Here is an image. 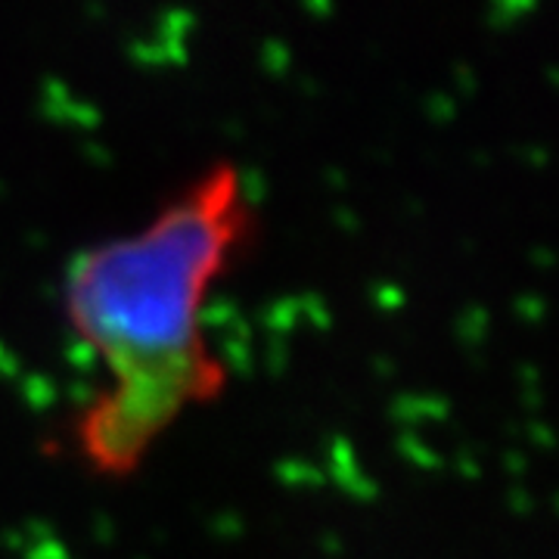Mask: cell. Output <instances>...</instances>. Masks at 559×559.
Returning <instances> with one entry per match:
<instances>
[{
    "instance_id": "obj_1",
    "label": "cell",
    "mask_w": 559,
    "mask_h": 559,
    "mask_svg": "<svg viewBox=\"0 0 559 559\" xmlns=\"http://www.w3.org/2000/svg\"><path fill=\"white\" fill-rule=\"evenodd\" d=\"M255 227L240 165L221 159L138 230L69 261L66 320L106 370V385L72 423V444L91 473L134 476L175 423L224 392L227 367L205 336L202 311Z\"/></svg>"
}]
</instances>
